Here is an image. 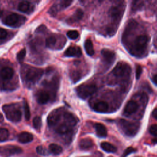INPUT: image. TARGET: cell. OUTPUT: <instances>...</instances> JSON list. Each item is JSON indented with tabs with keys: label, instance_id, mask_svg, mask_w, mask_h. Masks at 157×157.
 Listing matches in <instances>:
<instances>
[{
	"label": "cell",
	"instance_id": "ffe728a7",
	"mask_svg": "<svg viewBox=\"0 0 157 157\" xmlns=\"http://www.w3.org/2000/svg\"><path fill=\"white\" fill-rule=\"evenodd\" d=\"M18 9L23 13H29L31 10H33V6L29 2L22 1L19 3Z\"/></svg>",
	"mask_w": 157,
	"mask_h": 157
},
{
	"label": "cell",
	"instance_id": "7a4b0ae2",
	"mask_svg": "<svg viewBox=\"0 0 157 157\" xmlns=\"http://www.w3.org/2000/svg\"><path fill=\"white\" fill-rule=\"evenodd\" d=\"M6 118L10 121L18 122L21 119V112L13 104L4 105L2 107Z\"/></svg>",
	"mask_w": 157,
	"mask_h": 157
},
{
	"label": "cell",
	"instance_id": "74e56055",
	"mask_svg": "<svg viewBox=\"0 0 157 157\" xmlns=\"http://www.w3.org/2000/svg\"><path fill=\"white\" fill-rule=\"evenodd\" d=\"M142 72V67L139 65H137L136 66V79H139L140 75H141V73Z\"/></svg>",
	"mask_w": 157,
	"mask_h": 157
},
{
	"label": "cell",
	"instance_id": "603a6c76",
	"mask_svg": "<svg viewBox=\"0 0 157 157\" xmlns=\"http://www.w3.org/2000/svg\"><path fill=\"white\" fill-rule=\"evenodd\" d=\"M101 147L105 151L108 153H115L117 151V148L107 142H103L101 144Z\"/></svg>",
	"mask_w": 157,
	"mask_h": 157
},
{
	"label": "cell",
	"instance_id": "277c9868",
	"mask_svg": "<svg viewBox=\"0 0 157 157\" xmlns=\"http://www.w3.org/2000/svg\"><path fill=\"white\" fill-rule=\"evenodd\" d=\"M97 91V87L94 85H81L77 87L76 92L81 99H86L93 95Z\"/></svg>",
	"mask_w": 157,
	"mask_h": 157
},
{
	"label": "cell",
	"instance_id": "d6a6232c",
	"mask_svg": "<svg viewBox=\"0 0 157 157\" xmlns=\"http://www.w3.org/2000/svg\"><path fill=\"white\" fill-rule=\"evenodd\" d=\"M144 6V2L141 1H135L132 2V10H137L141 9Z\"/></svg>",
	"mask_w": 157,
	"mask_h": 157
},
{
	"label": "cell",
	"instance_id": "5bb4252c",
	"mask_svg": "<svg viewBox=\"0 0 157 157\" xmlns=\"http://www.w3.org/2000/svg\"><path fill=\"white\" fill-rule=\"evenodd\" d=\"M64 55L69 57H79L82 55V50L80 47L71 46L67 48V49L65 51Z\"/></svg>",
	"mask_w": 157,
	"mask_h": 157
},
{
	"label": "cell",
	"instance_id": "3957f363",
	"mask_svg": "<svg viewBox=\"0 0 157 157\" xmlns=\"http://www.w3.org/2000/svg\"><path fill=\"white\" fill-rule=\"evenodd\" d=\"M149 40L150 38L146 35H140L137 36L132 47L131 53L132 54H137V55L142 54L145 50Z\"/></svg>",
	"mask_w": 157,
	"mask_h": 157
},
{
	"label": "cell",
	"instance_id": "484cf974",
	"mask_svg": "<svg viewBox=\"0 0 157 157\" xmlns=\"http://www.w3.org/2000/svg\"><path fill=\"white\" fill-rule=\"evenodd\" d=\"M71 128L66 124L65 123L61 124L55 129V131L59 134H64L69 132L71 131Z\"/></svg>",
	"mask_w": 157,
	"mask_h": 157
},
{
	"label": "cell",
	"instance_id": "7bdbcfd3",
	"mask_svg": "<svg viewBox=\"0 0 157 157\" xmlns=\"http://www.w3.org/2000/svg\"><path fill=\"white\" fill-rule=\"evenodd\" d=\"M156 79H157V76H156V74H155L153 75V77H152L151 78V80L153 82V83H154V85H156Z\"/></svg>",
	"mask_w": 157,
	"mask_h": 157
},
{
	"label": "cell",
	"instance_id": "d590c367",
	"mask_svg": "<svg viewBox=\"0 0 157 157\" xmlns=\"http://www.w3.org/2000/svg\"><path fill=\"white\" fill-rule=\"evenodd\" d=\"M136 151V150L135 148H134L132 147H129L127 148L124 150V151L123 153L122 154L121 157H126L128 155H129V154L131 153L135 152Z\"/></svg>",
	"mask_w": 157,
	"mask_h": 157
},
{
	"label": "cell",
	"instance_id": "f546056e",
	"mask_svg": "<svg viewBox=\"0 0 157 157\" xmlns=\"http://www.w3.org/2000/svg\"><path fill=\"white\" fill-rule=\"evenodd\" d=\"M23 107H24V112H25V117L26 120H29L31 117V113L29 105L26 101H24L23 102Z\"/></svg>",
	"mask_w": 157,
	"mask_h": 157
},
{
	"label": "cell",
	"instance_id": "1f68e13d",
	"mask_svg": "<svg viewBox=\"0 0 157 157\" xmlns=\"http://www.w3.org/2000/svg\"><path fill=\"white\" fill-rule=\"evenodd\" d=\"M36 152L42 156H47L49 155V151H48L42 145H39L36 147Z\"/></svg>",
	"mask_w": 157,
	"mask_h": 157
},
{
	"label": "cell",
	"instance_id": "5b68a950",
	"mask_svg": "<svg viewBox=\"0 0 157 157\" xmlns=\"http://www.w3.org/2000/svg\"><path fill=\"white\" fill-rule=\"evenodd\" d=\"M131 68L128 64L124 63H119L113 69L111 74L117 78H126L129 75Z\"/></svg>",
	"mask_w": 157,
	"mask_h": 157
},
{
	"label": "cell",
	"instance_id": "f1b7e54d",
	"mask_svg": "<svg viewBox=\"0 0 157 157\" xmlns=\"http://www.w3.org/2000/svg\"><path fill=\"white\" fill-rule=\"evenodd\" d=\"M56 43V39L55 37L52 36L46 39L45 45L48 48H53Z\"/></svg>",
	"mask_w": 157,
	"mask_h": 157
},
{
	"label": "cell",
	"instance_id": "4dcf8cb0",
	"mask_svg": "<svg viewBox=\"0 0 157 157\" xmlns=\"http://www.w3.org/2000/svg\"><path fill=\"white\" fill-rule=\"evenodd\" d=\"M9 131L6 128H0V141H5L8 139Z\"/></svg>",
	"mask_w": 157,
	"mask_h": 157
},
{
	"label": "cell",
	"instance_id": "8992f818",
	"mask_svg": "<svg viewBox=\"0 0 157 157\" xmlns=\"http://www.w3.org/2000/svg\"><path fill=\"white\" fill-rule=\"evenodd\" d=\"M44 70L36 67H29L26 71L25 77L27 82L29 83H36L43 75Z\"/></svg>",
	"mask_w": 157,
	"mask_h": 157
},
{
	"label": "cell",
	"instance_id": "9a60e30c",
	"mask_svg": "<svg viewBox=\"0 0 157 157\" xmlns=\"http://www.w3.org/2000/svg\"><path fill=\"white\" fill-rule=\"evenodd\" d=\"M14 71L10 67H3L0 71V76L2 79L4 80H10L13 76Z\"/></svg>",
	"mask_w": 157,
	"mask_h": 157
},
{
	"label": "cell",
	"instance_id": "52a82bcc",
	"mask_svg": "<svg viewBox=\"0 0 157 157\" xmlns=\"http://www.w3.org/2000/svg\"><path fill=\"white\" fill-rule=\"evenodd\" d=\"M23 151L22 149L15 145H8L0 147V156L10 157L15 155L20 154Z\"/></svg>",
	"mask_w": 157,
	"mask_h": 157
},
{
	"label": "cell",
	"instance_id": "83f0119b",
	"mask_svg": "<svg viewBox=\"0 0 157 157\" xmlns=\"http://www.w3.org/2000/svg\"><path fill=\"white\" fill-rule=\"evenodd\" d=\"M33 125L34 129L39 131L40 129L42 126V120L41 118L39 116H36L33 118Z\"/></svg>",
	"mask_w": 157,
	"mask_h": 157
},
{
	"label": "cell",
	"instance_id": "f6af8a7d",
	"mask_svg": "<svg viewBox=\"0 0 157 157\" xmlns=\"http://www.w3.org/2000/svg\"><path fill=\"white\" fill-rule=\"evenodd\" d=\"M2 14V10L0 9V17H1Z\"/></svg>",
	"mask_w": 157,
	"mask_h": 157
},
{
	"label": "cell",
	"instance_id": "e575fe53",
	"mask_svg": "<svg viewBox=\"0 0 157 157\" xmlns=\"http://www.w3.org/2000/svg\"><path fill=\"white\" fill-rule=\"evenodd\" d=\"M67 36L69 38L71 39H75L78 37V33L75 30L69 31L67 33Z\"/></svg>",
	"mask_w": 157,
	"mask_h": 157
},
{
	"label": "cell",
	"instance_id": "9c48e42d",
	"mask_svg": "<svg viewBox=\"0 0 157 157\" xmlns=\"http://www.w3.org/2000/svg\"><path fill=\"white\" fill-rule=\"evenodd\" d=\"M61 116V113L59 109L55 110L51 112L47 118V123L48 126L50 127L55 126L60 120Z\"/></svg>",
	"mask_w": 157,
	"mask_h": 157
},
{
	"label": "cell",
	"instance_id": "4316f807",
	"mask_svg": "<svg viewBox=\"0 0 157 157\" xmlns=\"http://www.w3.org/2000/svg\"><path fill=\"white\" fill-rule=\"evenodd\" d=\"M70 78L72 82H78L81 78V74L77 71H72L70 72Z\"/></svg>",
	"mask_w": 157,
	"mask_h": 157
},
{
	"label": "cell",
	"instance_id": "836d02e7",
	"mask_svg": "<svg viewBox=\"0 0 157 157\" xmlns=\"http://www.w3.org/2000/svg\"><path fill=\"white\" fill-rule=\"evenodd\" d=\"M26 49L25 48H23L22 50H21L18 53H17V59L18 60V62L20 63H21L23 60H24V58L26 56Z\"/></svg>",
	"mask_w": 157,
	"mask_h": 157
},
{
	"label": "cell",
	"instance_id": "cb8c5ba5",
	"mask_svg": "<svg viewBox=\"0 0 157 157\" xmlns=\"http://www.w3.org/2000/svg\"><path fill=\"white\" fill-rule=\"evenodd\" d=\"M85 50L89 56H92L94 54V50L93 49V45L91 40L89 39H86L84 43Z\"/></svg>",
	"mask_w": 157,
	"mask_h": 157
},
{
	"label": "cell",
	"instance_id": "f35d334b",
	"mask_svg": "<svg viewBox=\"0 0 157 157\" xmlns=\"http://www.w3.org/2000/svg\"><path fill=\"white\" fill-rule=\"evenodd\" d=\"M156 131H157L156 124H153V125L150 126V128L149 129V132L151 135H153L154 136H156Z\"/></svg>",
	"mask_w": 157,
	"mask_h": 157
},
{
	"label": "cell",
	"instance_id": "2e32d148",
	"mask_svg": "<svg viewBox=\"0 0 157 157\" xmlns=\"http://www.w3.org/2000/svg\"><path fill=\"white\" fill-rule=\"evenodd\" d=\"M93 109L95 112L99 113H105L108 111L109 105L105 101H99L94 104Z\"/></svg>",
	"mask_w": 157,
	"mask_h": 157
},
{
	"label": "cell",
	"instance_id": "8fae6325",
	"mask_svg": "<svg viewBox=\"0 0 157 157\" xmlns=\"http://www.w3.org/2000/svg\"><path fill=\"white\" fill-rule=\"evenodd\" d=\"M23 18L24 17H21L17 13H11L5 18L4 23L8 26H15L21 20V19Z\"/></svg>",
	"mask_w": 157,
	"mask_h": 157
},
{
	"label": "cell",
	"instance_id": "6da1fadb",
	"mask_svg": "<svg viewBox=\"0 0 157 157\" xmlns=\"http://www.w3.org/2000/svg\"><path fill=\"white\" fill-rule=\"evenodd\" d=\"M118 124L123 132L128 136H134L139 131L140 123L137 122H131L124 119H120Z\"/></svg>",
	"mask_w": 157,
	"mask_h": 157
},
{
	"label": "cell",
	"instance_id": "8d00e7d4",
	"mask_svg": "<svg viewBox=\"0 0 157 157\" xmlns=\"http://www.w3.org/2000/svg\"><path fill=\"white\" fill-rule=\"evenodd\" d=\"M72 2V1H61L60 2L59 5L62 8L65 9V8L69 7Z\"/></svg>",
	"mask_w": 157,
	"mask_h": 157
},
{
	"label": "cell",
	"instance_id": "e0dca14e",
	"mask_svg": "<svg viewBox=\"0 0 157 157\" xmlns=\"http://www.w3.org/2000/svg\"><path fill=\"white\" fill-rule=\"evenodd\" d=\"M33 136L28 132H22L18 136V140L20 143L26 144L31 142L33 140Z\"/></svg>",
	"mask_w": 157,
	"mask_h": 157
},
{
	"label": "cell",
	"instance_id": "7402d4cb",
	"mask_svg": "<svg viewBox=\"0 0 157 157\" xmlns=\"http://www.w3.org/2000/svg\"><path fill=\"white\" fill-rule=\"evenodd\" d=\"M93 145V141L88 138H85L80 140L79 142V147L82 150H86L91 148Z\"/></svg>",
	"mask_w": 157,
	"mask_h": 157
},
{
	"label": "cell",
	"instance_id": "d4e9b609",
	"mask_svg": "<svg viewBox=\"0 0 157 157\" xmlns=\"http://www.w3.org/2000/svg\"><path fill=\"white\" fill-rule=\"evenodd\" d=\"M50 151L55 155H59L63 151L62 147L56 144H51L48 147Z\"/></svg>",
	"mask_w": 157,
	"mask_h": 157
},
{
	"label": "cell",
	"instance_id": "ac0fdd59",
	"mask_svg": "<svg viewBox=\"0 0 157 157\" xmlns=\"http://www.w3.org/2000/svg\"><path fill=\"white\" fill-rule=\"evenodd\" d=\"M83 17V12L82 11V9H78L75 13L67 20V21L69 23H75L77 21H78L80 20Z\"/></svg>",
	"mask_w": 157,
	"mask_h": 157
},
{
	"label": "cell",
	"instance_id": "ab89813d",
	"mask_svg": "<svg viewBox=\"0 0 157 157\" xmlns=\"http://www.w3.org/2000/svg\"><path fill=\"white\" fill-rule=\"evenodd\" d=\"M7 35V33L4 29H0V39L6 38Z\"/></svg>",
	"mask_w": 157,
	"mask_h": 157
},
{
	"label": "cell",
	"instance_id": "b9f144b4",
	"mask_svg": "<svg viewBox=\"0 0 157 157\" xmlns=\"http://www.w3.org/2000/svg\"><path fill=\"white\" fill-rule=\"evenodd\" d=\"M152 115L153 117L156 119L157 118V109L156 108H155V109L153 110V111L152 112Z\"/></svg>",
	"mask_w": 157,
	"mask_h": 157
},
{
	"label": "cell",
	"instance_id": "30bf717a",
	"mask_svg": "<svg viewBox=\"0 0 157 157\" xmlns=\"http://www.w3.org/2000/svg\"><path fill=\"white\" fill-rule=\"evenodd\" d=\"M138 109V104L136 102L131 100L129 101L124 107L123 115L126 117H129L135 113Z\"/></svg>",
	"mask_w": 157,
	"mask_h": 157
},
{
	"label": "cell",
	"instance_id": "ba28073f",
	"mask_svg": "<svg viewBox=\"0 0 157 157\" xmlns=\"http://www.w3.org/2000/svg\"><path fill=\"white\" fill-rule=\"evenodd\" d=\"M124 7L123 5L112 6L109 12V14L111 19L115 22L120 21L123 16Z\"/></svg>",
	"mask_w": 157,
	"mask_h": 157
},
{
	"label": "cell",
	"instance_id": "60d3db41",
	"mask_svg": "<svg viewBox=\"0 0 157 157\" xmlns=\"http://www.w3.org/2000/svg\"><path fill=\"white\" fill-rule=\"evenodd\" d=\"M45 28V26L41 25V26H39L38 28H37L36 32H37V33H40V32H42V31H44L45 30V29H44Z\"/></svg>",
	"mask_w": 157,
	"mask_h": 157
},
{
	"label": "cell",
	"instance_id": "d6986e66",
	"mask_svg": "<svg viewBox=\"0 0 157 157\" xmlns=\"http://www.w3.org/2000/svg\"><path fill=\"white\" fill-rule=\"evenodd\" d=\"M94 128L98 136L100 137H105L107 135V131L104 125L101 123H96Z\"/></svg>",
	"mask_w": 157,
	"mask_h": 157
},
{
	"label": "cell",
	"instance_id": "44dd1931",
	"mask_svg": "<svg viewBox=\"0 0 157 157\" xmlns=\"http://www.w3.org/2000/svg\"><path fill=\"white\" fill-rule=\"evenodd\" d=\"M50 99L49 94L44 91H40L37 96V101L40 104H46Z\"/></svg>",
	"mask_w": 157,
	"mask_h": 157
},
{
	"label": "cell",
	"instance_id": "7c38bea8",
	"mask_svg": "<svg viewBox=\"0 0 157 157\" xmlns=\"http://www.w3.org/2000/svg\"><path fill=\"white\" fill-rule=\"evenodd\" d=\"M101 54L107 64H111L115 61V53L113 51L108 49H103L101 51Z\"/></svg>",
	"mask_w": 157,
	"mask_h": 157
},
{
	"label": "cell",
	"instance_id": "4fadbf2b",
	"mask_svg": "<svg viewBox=\"0 0 157 157\" xmlns=\"http://www.w3.org/2000/svg\"><path fill=\"white\" fill-rule=\"evenodd\" d=\"M63 115L64 120V123L69 126V127L72 128V126H74L77 124V119L72 113L68 112H66L63 113Z\"/></svg>",
	"mask_w": 157,
	"mask_h": 157
},
{
	"label": "cell",
	"instance_id": "ee69618b",
	"mask_svg": "<svg viewBox=\"0 0 157 157\" xmlns=\"http://www.w3.org/2000/svg\"><path fill=\"white\" fill-rule=\"evenodd\" d=\"M2 121H3V117L1 114H0V122H1Z\"/></svg>",
	"mask_w": 157,
	"mask_h": 157
}]
</instances>
